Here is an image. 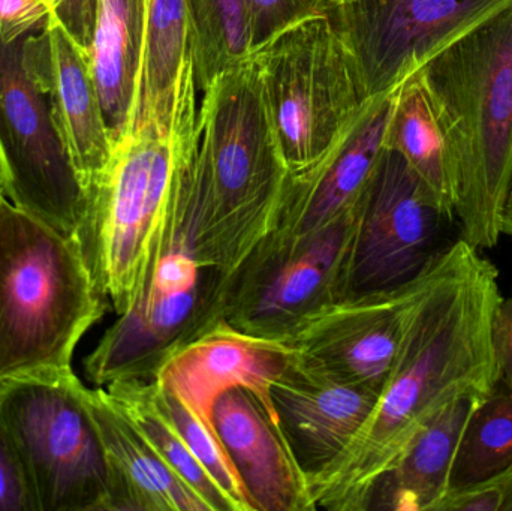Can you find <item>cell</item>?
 <instances>
[{"label":"cell","mask_w":512,"mask_h":511,"mask_svg":"<svg viewBox=\"0 0 512 511\" xmlns=\"http://www.w3.org/2000/svg\"><path fill=\"white\" fill-rule=\"evenodd\" d=\"M499 270L457 237L427 267L378 401L357 437L310 479L316 510L369 511L378 480L442 410L498 386L492 324Z\"/></svg>","instance_id":"1"},{"label":"cell","mask_w":512,"mask_h":511,"mask_svg":"<svg viewBox=\"0 0 512 511\" xmlns=\"http://www.w3.org/2000/svg\"><path fill=\"white\" fill-rule=\"evenodd\" d=\"M176 215L192 254L228 284L273 233L288 168L254 56L219 74L198 99L177 98Z\"/></svg>","instance_id":"2"},{"label":"cell","mask_w":512,"mask_h":511,"mask_svg":"<svg viewBox=\"0 0 512 511\" xmlns=\"http://www.w3.org/2000/svg\"><path fill=\"white\" fill-rule=\"evenodd\" d=\"M420 71L456 147L459 237L495 248L512 188V3Z\"/></svg>","instance_id":"3"},{"label":"cell","mask_w":512,"mask_h":511,"mask_svg":"<svg viewBox=\"0 0 512 511\" xmlns=\"http://www.w3.org/2000/svg\"><path fill=\"white\" fill-rule=\"evenodd\" d=\"M107 308L77 242L6 201L0 212V383L72 371Z\"/></svg>","instance_id":"4"},{"label":"cell","mask_w":512,"mask_h":511,"mask_svg":"<svg viewBox=\"0 0 512 511\" xmlns=\"http://www.w3.org/2000/svg\"><path fill=\"white\" fill-rule=\"evenodd\" d=\"M176 143L171 128L134 126L87 192L77 242L99 293L117 315L140 299L176 236L173 216Z\"/></svg>","instance_id":"5"},{"label":"cell","mask_w":512,"mask_h":511,"mask_svg":"<svg viewBox=\"0 0 512 511\" xmlns=\"http://www.w3.org/2000/svg\"><path fill=\"white\" fill-rule=\"evenodd\" d=\"M251 54L289 173L327 153L373 98L334 8L286 27Z\"/></svg>","instance_id":"6"},{"label":"cell","mask_w":512,"mask_h":511,"mask_svg":"<svg viewBox=\"0 0 512 511\" xmlns=\"http://www.w3.org/2000/svg\"><path fill=\"white\" fill-rule=\"evenodd\" d=\"M86 389L74 369L0 383V422L35 511H110V470Z\"/></svg>","instance_id":"7"},{"label":"cell","mask_w":512,"mask_h":511,"mask_svg":"<svg viewBox=\"0 0 512 511\" xmlns=\"http://www.w3.org/2000/svg\"><path fill=\"white\" fill-rule=\"evenodd\" d=\"M228 291L227 279L204 266L179 231L140 299L84 360L86 377L98 387L153 380L176 351L225 320Z\"/></svg>","instance_id":"8"},{"label":"cell","mask_w":512,"mask_h":511,"mask_svg":"<svg viewBox=\"0 0 512 511\" xmlns=\"http://www.w3.org/2000/svg\"><path fill=\"white\" fill-rule=\"evenodd\" d=\"M23 39L0 38V182L14 206L75 240L86 216V188Z\"/></svg>","instance_id":"9"},{"label":"cell","mask_w":512,"mask_h":511,"mask_svg":"<svg viewBox=\"0 0 512 511\" xmlns=\"http://www.w3.org/2000/svg\"><path fill=\"white\" fill-rule=\"evenodd\" d=\"M442 213L405 159L384 146L352 210L343 260V297L399 287L417 278L445 248Z\"/></svg>","instance_id":"10"},{"label":"cell","mask_w":512,"mask_h":511,"mask_svg":"<svg viewBox=\"0 0 512 511\" xmlns=\"http://www.w3.org/2000/svg\"><path fill=\"white\" fill-rule=\"evenodd\" d=\"M351 216L304 239L267 237L231 279L225 320L286 342L307 317L342 299Z\"/></svg>","instance_id":"11"},{"label":"cell","mask_w":512,"mask_h":511,"mask_svg":"<svg viewBox=\"0 0 512 511\" xmlns=\"http://www.w3.org/2000/svg\"><path fill=\"white\" fill-rule=\"evenodd\" d=\"M512 0H339L334 14L370 96L399 86Z\"/></svg>","instance_id":"12"},{"label":"cell","mask_w":512,"mask_h":511,"mask_svg":"<svg viewBox=\"0 0 512 511\" xmlns=\"http://www.w3.org/2000/svg\"><path fill=\"white\" fill-rule=\"evenodd\" d=\"M427 267L399 287L342 297L324 306L307 317L286 344L303 359L381 393L412 303L426 282Z\"/></svg>","instance_id":"13"},{"label":"cell","mask_w":512,"mask_h":511,"mask_svg":"<svg viewBox=\"0 0 512 511\" xmlns=\"http://www.w3.org/2000/svg\"><path fill=\"white\" fill-rule=\"evenodd\" d=\"M397 86L373 96L351 128L318 161L289 173L276 228L268 237L300 240L352 215L384 149Z\"/></svg>","instance_id":"14"},{"label":"cell","mask_w":512,"mask_h":511,"mask_svg":"<svg viewBox=\"0 0 512 511\" xmlns=\"http://www.w3.org/2000/svg\"><path fill=\"white\" fill-rule=\"evenodd\" d=\"M297 350L286 342L242 332L222 320L173 354L155 381L198 416L213 420V408L228 390H251L277 414L271 387L286 371Z\"/></svg>","instance_id":"15"},{"label":"cell","mask_w":512,"mask_h":511,"mask_svg":"<svg viewBox=\"0 0 512 511\" xmlns=\"http://www.w3.org/2000/svg\"><path fill=\"white\" fill-rule=\"evenodd\" d=\"M283 432L309 474L334 464L375 408L379 390L297 356L271 387Z\"/></svg>","instance_id":"16"},{"label":"cell","mask_w":512,"mask_h":511,"mask_svg":"<svg viewBox=\"0 0 512 511\" xmlns=\"http://www.w3.org/2000/svg\"><path fill=\"white\" fill-rule=\"evenodd\" d=\"M23 48L30 68L50 93L63 140L89 192L107 170L114 152L90 53L54 20L26 36Z\"/></svg>","instance_id":"17"},{"label":"cell","mask_w":512,"mask_h":511,"mask_svg":"<svg viewBox=\"0 0 512 511\" xmlns=\"http://www.w3.org/2000/svg\"><path fill=\"white\" fill-rule=\"evenodd\" d=\"M213 422L236 465L255 511H315L309 474L295 456L279 416L251 390H228Z\"/></svg>","instance_id":"18"},{"label":"cell","mask_w":512,"mask_h":511,"mask_svg":"<svg viewBox=\"0 0 512 511\" xmlns=\"http://www.w3.org/2000/svg\"><path fill=\"white\" fill-rule=\"evenodd\" d=\"M110 470V511H209L137 431L105 387L86 389Z\"/></svg>","instance_id":"19"},{"label":"cell","mask_w":512,"mask_h":511,"mask_svg":"<svg viewBox=\"0 0 512 511\" xmlns=\"http://www.w3.org/2000/svg\"><path fill=\"white\" fill-rule=\"evenodd\" d=\"M384 146L405 159L442 213L457 222L456 147L420 69L397 86Z\"/></svg>","instance_id":"20"},{"label":"cell","mask_w":512,"mask_h":511,"mask_svg":"<svg viewBox=\"0 0 512 511\" xmlns=\"http://www.w3.org/2000/svg\"><path fill=\"white\" fill-rule=\"evenodd\" d=\"M484 398L468 396L442 410L378 480L369 510L438 511L450 492L451 468L463 429Z\"/></svg>","instance_id":"21"},{"label":"cell","mask_w":512,"mask_h":511,"mask_svg":"<svg viewBox=\"0 0 512 511\" xmlns=\"http://www.w3.org/2000/svg\"><path fill=\"white\" fill-rule=\"evenodd\" d=\"M144 48V0H99L93 75L114 144L134 126Z\"/></svg>","instance_id":"22"},{"label":"cell","mask_w":512,"mask_h":511,"mask_svg":"<svg viewBox=\"0 0 512 511\" xmlns=\"http://www.w3.org/2000/svg\"><path fill=\"white\" fill-rule=\"evenodd\" d=\"M191 63L188 0H144L143 63L134 126L158 123L171 128L180 80Z\"/></svg>","instance_id":"23"},{"label":"cell","mask_w":512,"mask_h":511,"mask_svg":"<svg viewBox=\"0 0 512 511\" xmlns=\"http://www.w3.org/2000/svg\"><path fill=\"white\" fill-rule=\"evenodd\" d=\"M114 404L147 443L209 511H233L221 489L201 467L174 420L165 410L153 380L116 381L105 386Z\"/></svg>","instance_id":"24"},{"label":"cell","mask_w":512,"mask_h":511,"mask_svg":"<svg viewBox=\"0 0 512 511\" xmlns=\"http://www.w3.org/2000/svg\"><path fill=\"white\" fill-rule=\"evenodd\" d=\"M512 467V392L496 386L472 411L450 476V492L489 482Z\"/></svg>","instance_id":"25"},{"label":"cell","mask_w":512,"mask_h":511,"mask_svg":"<svg viewBox=\"0 0 512 511\" xmlns=\"http://www.w3.org/2000/svg\"><path fill=\"white\" fill-rule=\"evenodd\" d=\"M195 80L203 95L227 69L251 56L246 0H188Z\"/></svg>","instance_id":"26"},{"label":"cell","mask_w":512,"mask_h":511,"mask_svg":"<svg viewBox=\"0 0 512 511\" xmlns=\"http://www.w3.org/2000/svg\"><path fill=\"white\" fill-rule=\"evenodd\" d=\"M156 384V383H155ZM159 396L165 410L179 428L189 449L200 462L201 467L212 477L221 489L233 511H255L254 503L246 491L245 483L236 465L228 455L227 447L221 440L213 420H206L186 407L173 393L158 386Z\"/></svg>","instance_id":"27"},{"label":"cell","mask_w":512,"mask_h":511,"mask_svg":"<svg viewBox=\"0 0 512 511\" xmlns=\"http://www.w3.org/2000/svg\"><path fill=\"white\" fill-rule=\"evenodd\" d=\"M339 0H246L251 53L286 27L324 14Z\"/></svg>","instance_id":"28"},{"label":"cell","mask_w":512,"mask_h":511,"mask_svg":"<svg viewBox=\"0 0 512 511\" xmlns=\"http://www.w3.org/2000/svg\"><path fill=\"white\" fill-rule=\"evenodd\" d=\"M53 20L50 0H0V38L14 42L45 29Z\"/></svg>","instance_id":"29"},{"label":"cell","mask_w":512,"mask_h":511,"mask_svg":"<svg viewBox=\"0 0 512 511\" xmlns=\"http://www.w3.org/2000/svg\"><path fill=\"white\" fill-rule=\"evenodd\" d=\"M0 511H35L17 453L0 422Z\"/></svg>","instance_id":"30"},{"label":"cell","mask_w":512,"mask_h":511,"mask_svg":"<svg viewBox=\"0 0 512 511\" xmlns=\"http://www.w3.org/2000/svg\"><path fill=\"white\" fill-rule=\"evenodd\" d=\"M53 20L84 50H92L99 0H50Z\"/></svg>","instance_id":"31"},{"label":"cell","mask_w":512,"mask_h":511,"mask_svg":"<svg viewBox=\"0 0 512 511\" xmlns=\"http://www.w3.org/2000/svg\"><path fill=\"white\" fill-rule=\"evenodd\" d=\"M493 353H495L498 384L512 392V296L502 297L492 324Z\"/></svg>","instance_id":"32"},{"label":"cell","mask_w":512,"mask_h":511,"mask_svg":"<svg viewBox=\"0 0 512 511\" xmlns=\"http://www.w3.org/2000/svg\"><path fill=\"white\" fill-rule=\"evenodd\" d=\"M501 492L489 483L448 492L438 511H501Z\"/></svg>","instance_id":"33"},{"label":"cell","mask_w":512,"mask_h":511,"mask_svg":"<svg viewBox=\"0 0 512 511\" xmlns=\"http://www.w3.org/2000/svg\"><path fill=\"white\" fill-rule=\"evenodd\" d=\"M490 485L495 486L502 497V510L512 511V467L496 479L489 480Z\"/></svg>","instance_id":"34"},{"label":"cell","mask_w":512,"mask_h":511,"mask_svg":"<svg viewBox=\"0 0 512 511\" xmlns=\"http://www.w3.org/2000/svg\"><path fill=\"white\" fill-rule=\"evenodd\" d=\"M502 236L512 237V188L505 207L504 221H502Z\"/></svg>","instance_id":"35"},{"label":"cell","mask_w":512,"mask_h":511,"mask_svg":"<svg viewBox=\"0 0 512 511\" xmlns=\"http://www.w3.org/2000/svg\"><path fill=\"white\" fill-rule=\"evenodd\" d=\"M8 195H6L5 188H3L2 182H0V212H2L3 206L8 201Z\"/></svg>","instance_id":"36"}]
</instances>
